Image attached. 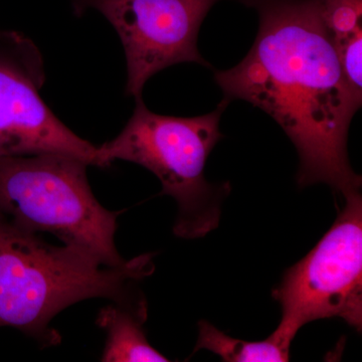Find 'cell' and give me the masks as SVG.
<instances>
[{"instance_id": "cell-1", "label": "cell", "mask_w": 362, "mask_h": 362, "mask_svg": "<svg viewBox=\"0 0 362 362\" xmlns=\"http://www.w3.org/2000/svg\"><path fill=\"white\" fill-rule=\"evenodd\" d=\"M259 16L252 49L214 71L223 99L244 100L279 124L299 156L300 187L325 183L343 199L361 192L347 139L362 98L350 87L321 0H240Z\"/></svg>"}, {"instance_id": "cell-2", "label": "cell", "mask_w": 362, "mask_h": 362, "mask_svg": "<svg viewBox=\"0 0 362 362\" xmlns=\"http://www.w3.org/2000/svg\"><path fill=\"white\" fill-rule=\"evenodd\" d=\"M153 254L110 267L77 247L52 246L0 214V327H13L42 346L61 341L51 322L71 305L107 298L145 301L137 286L153 274Z\"/></svg>"}, {"instance_id": "cell-3", "label": "cell", "mask_w": 362, "mask_h": 362, "mask_svg": "<svg viewBox=\"0 0 362 362\" xmlns=\"http://www.w3.org/2000/svg\"><path fill=\"white\" fill-rule=\"evenodd\" d=\"M230 103L223 99L211 113L185 118L153 113L140 98L120 134L98 147V168L124 160L148 169L160 180V194L177 204L175 235L204 238L218 228L230 192V183L213 185L204 175L209 154L223 138L221 118Z\"/></svg>"}, {"instance_id": "cell-4", "label": "cell", "mask_w": 362, "mask_h": 362, "mask_svg": "<svg viewBox=\"0 0 362 362\" xmlns=\"http://www.w3.org/2000/svg\"><path fill=\"white\" fill-rule=\"evenodd\" d=\"M88 166L64 154L0 157V214L30 232L52 233L104 265H125L115 244L119 213L97 201Z\"/></svg>"}, {"instance_id": "cell-5", "label": "cell", "mask_w": 362, "mask_h": 362, "mask_svg": "<svg viewBox=\"0 0 362 362\" xmlns=\"http://www.w3.org/2000/svg\"><path fill=\"white\" fill-rule=\"evenodd\" d=\"M272 296L282 319L271 337L290 349L306 324L339 318L362 328V197H345L337 220L303 259L288 269Z\"/></svg>"}, {"instance_id": "cell-6", "label": "cell", "mask_w": 362, "mask_h": 362, "mask_svg": "<svg viewBox=\"0 0 362 362\" xmlns=\"http://www.w3.org/2000/svg\"><path fill=\"white\" fill-rule=\"evenodd\" d=\"M71 1L77 16L96 11L115 28L127 62V96L142 98L147 81L168 66L197 63L211 68L197 40L202 21L218 0Z\"/></svg>"}, {"instance_id": "cell-7", "label": "cell", "mask_w": 362, "mask_h": 362, "mask_svg": "<svg viewBox=\"0 0 362 362\" xmlns=\"http://www.w3.org/2000/svg\"><path fill=\"white\" fill-rule=\"evenodd\" d=\"M42 54L16 32L0 37V157L64 154L98 166V147L82 139L40 97Z\"/></svg>"}, {"instance_id": "cell-8", "label": "cell", "mask_w": 362, "mask_h": 362, "mask_svg": "<svg viewBox=\"0 0 362 362\" xmlns=\"http://www.w3.org/2000/svg\"><path fill=\"white\" fill-rule=\"evenodd\" d=\"M147 312L146 302L109 305L99 312L97 325L107 334L102 361H169L147 339L143 328Z\"/></svg>"}, {"instance_id": "cell-9", "label": "cell", "mask_w": 362, "mask_h": 362, "mask_svg": "<svg viewBox=\"0 0 362 362\" xmlns=\"http://www.w3.org/2000/svg\"><path fill=\"white\" fill-rule=\"evenodd\" d=\"M202 349L214 352L226 362L289 361L290 349H286L272 337L263 341L235 339L206 320L199 322V338L194 352Z\"/></svg>"}, {"instance_id": "cell-10", "label": "cell", "mask_w": 362, "mask_h": 362, "mask_svg": "<svg viewBox=\"0 0 362 362\" xmlns=\"http://www.w3.org/2000/svg\"><path fill=\"white\" fill-rule=\"evenodd\" d=\"M4 33H6V32H4V30H0V37H2V35H4Z\"/></svg>"}]
</instances>
